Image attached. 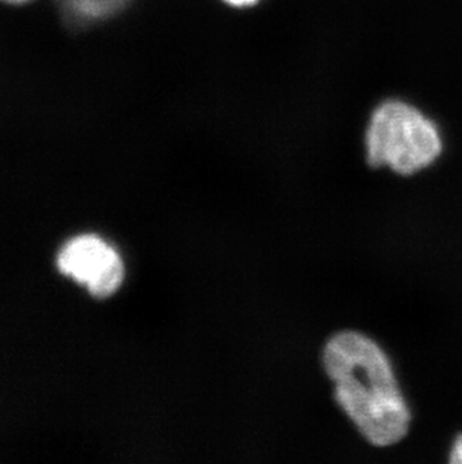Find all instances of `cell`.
<instances>
[{
  "mask_svg": "<svg viewBox=\"0 0 462 464\" xmlns=\"http://www.w3.org/2000/svg\"><path fill=\"white\" fill-rule=\"evenodd\" d=\"M323 360L338 403L361 433L377 447L399 442L411 415L383 351L365 335L342 333L327 343Z\"/></svg>",
  "mask_w": 462,
  "mask_h": 464,
  "instance_id": "6da1fadb",
  "label": "cell"
},
{
  "mask_svg": "<svg viewBox=\"0 0 462 464\" xmlns=\"http://www.w3.org/2000/svg\"><path fill=\"white\" fill-rule=\"evenodd\" d=\"M367 148L371 166H388L399 175H413L440 157L443 141L436 123L420 110L390 100L371 118Z\"/></svg>",
  "mask_w": 462,
  "mask_h": 464,
  "instance_id": "7a4b0ae2",
  "label": "cell"
},
{
  "mask_svg": "<svg viewBox=\"0 0 462 464\" xmlns=\"http://www.w3.org/2000/svg\"><path fill=\"white\" fill-rule=\"evenodd\" d=\"M57 267L98 299L116 294L125 276L120 255L95 235H82L66 242L57 255Z\"/></svg>",
  "mask_w": 462,
  "mask_h": 464,
  "instance_id": "3957f363",
  "label": "cell"
},
{
  "mask_svg": "<svg viewBox=\"0 0 462 464\" xmlns=\"http://www.w3.org/2000/svg\"><path fill=\"white\" fill-rule=\"evenodd\" d=\"M63 17L72 24H89L113 17L132 0H57Z\"/></svg>",
  "mask_w": 462,
  "mask_h": 464,
  "instance_id": "277c9868",
  "label": "cell"
},
{
  "mask_svg": "<svg viewBox=\"0 0 462 464\" xmlns=\"http://www.w3.org/2000/svg\"><path fill=\"white\" fill-rule=\"evenodd\" d=\"M450 463L462 464V434L455 440L454 448H452V454H450Z\"/></svg>",
  "mask_w": 462,
  "mask_h": 464,
  "instance_id": "5b68a950",
  "label": "cell"
},
{
  "mask_svg": "<svg viewBox=\"0 0 462 464\" xmlns=\"http://www.w3.org/2000/svg\"><path fill=\"white\" fill-rule=\"evenodd\" d=\"M224 2L230 6H236V8H246V6L257 4L258 0H224Z\"/></svg>",
  "mask_w": 462,
  "mask_h": 464,
  "instance_id": "8992f818",
  "label": "cell"
},
{
  "mask_svg": "<svg viewBox=\"0 0 462 464\" xmlns=\"http://www.w3.org/2000/svg\"><path fill=\"white\" fill-rule=\"evenodd\" d=\"M5 2H8V4H24L27 0H5Z\"/></svg>",
  "mask_w": 462,
  "mask_h": 464,
  "instance_id": "52a82bcc",
  "label": "cell"
}]
</instances>
